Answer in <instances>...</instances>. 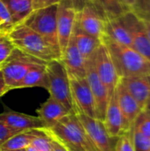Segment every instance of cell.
I'll return each mask as SVG.
<instances>
[{
	"label": "cell",
	"instance_id": "obj_13",
	"mask_svg": "<svg viewBox=\"0 0 150 151\" xmlns=\"http://www.w3.org/2000/svg\"><path fill=\"white\" fill-rule=\"evenodd\" d=\"M115 93L118 107L124 119L126 130L128 131L132 127L135 119L142 111V109L140 107V105L132 96V95L128 92V90L120 81V80L116 87Z\"/></svg>",
	"mask_w": 150,
	"mask_h": 151
},
{
	"label": "cell",
	"instance_id": "obj_35",
	"mask_svg": "<svg viewBox=\"0 0 150 151\" xmlns=\"http://www.w3.org/2000/svg\"><path fill=\"white\" fill-rule=\"evenodd\" d=\"M51 137H52V151H70L63 142H61L60 141H58L53 136Z\"/></svg>",
	"mask_w": 150,
	"mask_h": 151
},
{
	"label": "cell",
	"instance_id": "obj_37",
	"mask_svg": "<svg viewBox=\"0 0 150 151\" xmlns=\"http://www.w3.org/2000/svg\"><path fill=\"white\" fill-rule=\"evenodd\" d=\"M69 1L72 4L73 8L76 10V12L80 11L87 4V0H69Z\"/></svg>",
	"mask_w": 150,
	"mask_h": 151
},
{
	"label": "cell",
	"instance_id": "obj_5",
	"mask_svg": "<svg viewBox=\"0 0 150 151\" xmlns=\"http://www.w3.org/2000/svg\"><path fill=\"white\" fill-rule=\"evenodd\" d=\"M46 63L47 62L26 54L15 48L7 59L0 65V70L3 73L9 90H11L15 89L16 85L24 78L30 69L38 65Z\"/></svg>",
	"mask_w": 150,
	"mask_h": 151
},
{
	"label": "cell",
	"instance_id": "obj_36",
	"mask_svg": "<svg viewBox=\"0 0 150 151\" xmlns=\"http://www.w3.org/2000/svg\"><path fill=\"white\" fill-rule=\"evenodd\" d=\"M8 91H9V88H8V87H7V85L5 83L4 75H3V73L0 70V97L3 96Z\"/></svg>",
	"mask_w": 150,
	"mask_h": 151
},
{
	"label": "cell",
	"instance_id": "obj_23",
	"mask_svg": "<svg viewBox=\"0 0 150 151\" xmlns=\"http://www.w3.org/2000/svg\"><path fill=\"white\" fill-rule=\"evenodd\" d=\"M8 9L15 27L24 24L34 12L32 0H1Z\"/></svg>",
	"mask_w": 150,
	"mask_h": 151
},
{
	"label": "cell",
	"instance_id": "obj_16",
	"mask_svg": "<svg viewBox=\"0 0 150 151\" xmlns=\"http://www.w3.org/2000/svg\"><path fill=\"white\" fill-rule=\"evenodd\" d=\"M127 18L132 34V48L150 62V42L142 21L132 11L127 12Z\"/></svg>",
	"mask_w": 150,
	"mask_h": 151
},
{
	"label": "cell",
	"instance_id": "obj_19",
	"mask_svg": "<svg viewBox=\"0 0 150 151\" xmlns=\"http://www.w3.org/2000/svg\"><path fill=\"white\" fill-rule=\"evenodd\" d=\"M119 80L143 110L150 100V76L126 77Z\"/></svg>",
	"mask_w": 150,
	"mask_h": 151
},
{
	"label": "cell",
	"instance_id": "obj_25",
	"mask_svg": "<svg viewBox=\"0 0 150 151\" xmlns=\"http://www.w3.org/2000/svg\"><path fill=\"white\" fill-rule=\"evenodd\" d=\"M42 130V129H34L17 134L16 135L10 138L0 147V151L17 150L26 149L27 146L31 144L34 138L41 134Z\"/></svg>",
	"mask_w": 150,
	"mask_h": 151
},
{
	"label": "cell",
	"instance_id": "obj_14",
	"mask_svg": "<svg viewBox=\"0 0 150 151\" xmlns=\"http://www.w3.org/2000/svg\"><path fill=\"white\" fill-rule=\"evenodd\" d=\"M0 122L19 132L46 128V125L39 117L13 111H6L0 113Z\"/></svg>",
	"mask_w": 150,
	"mask_h": 151
},
{
	"label": "cell",
	"instance_id": "obj_10",
	"mask_svg": "<svg viewBox=\"0 0 150 151\" xmlns=\"http://www.w3.org/2000/svg\"><path fill=\"white\" fill-rule=\"evenodd\" d=\"M76 10L69 0H62L57 4V34L61 55L65 51L74 27Z\"/></svg>",
	"mask_w": 150,
	"mask_h": 151
},
{
	"label": "cell",
	"instance_id": "obj_42",
	"mask_svg": "<svg viewBox=\"0 0 150 151\" xmlns=\"http://www.w3.org/2000/svg\"><path fill=\"white\" fill-rule=\"evenodd\" d=\"M65 147H66L70 151H79L77 150H75V149H73V148H72V147H70V146H67V145H65Z\"/></svg>",
	"mask_w": 150,
	"mask_h": 151
},
{
	"label": "cell",
	"instance_id": "obj_9",
	"mask_svg": "<svg viewBox=\"0 0 150 151\" xmlns=\"http://www.w3.org/2000/svg\"><path fill=\"white\" fill-rule=\"evenodd\" d=\"M75 114L81 113L96 119L95 104L86 78L69 77Z\"/></svg>",
	"mask_w": 150,
	"mask_h": 151
},
{
	"label": "cell",
	"instance_id": "obj_17",
	"mask_svg": "<svg viewBox=\"0 0 150 151\" xmlns=\"http://www.w3.org/2000/svg\"><path fill=\"white\" fill-rule=\"evenodd\" d=\"M103 122L108 134L111 137L118 138L125 132H126L124 119L118 104L115 91L109 100L104 119Z\"/></svg>",
	"mask_w": 150,
	"mask_h": 151
},
{
	"label": "cell",
	"instance_id": "obj_41",
	"mask_svg": "<svg viewBox=\"0 0 150 151\" xmlns=\"http://www.w3.org/2000/svg\"><path fill=\"white\" fill-rule=\"evenodd\" d=\"M130 7H131V9H132V6H133V3H134V1L135 0H124Z\"/></svg>",
	"mask_w": 150,
	"mask_h": 151
},
{
	"label": "cell",
	"instance_id": "obj_27",
	"mask_svg": "<svg viewBox=\"0 0 150 151\" xmlns=\"http://www.w3.org/2000/svg\"><path fill=\"white\" fill-rule=\"evenodd\" d=\"M132 127L134 130L139 131L150 139V115L144 110L137 116Z\"/></svg>",
	"mask_w": 150,
	"mask_h": 151
},
{
	"label": "cell",
	"instance_id": "obj_11",
	"mask_svg": "<svg viewBox=\"0 0 150 151\" xmlns=\"http://www.w3.org/2000/svg\"><path fill=\"white\" fill-rule=\"evenodd\" d=\"M86 79L95 99L96 119L103 121L110 99L105 87L96 73L93 55L86 59Z\"/></svg>",
	"mask_w": 150,
	"mask_h": 151
},
{
	"label": "cell",
	"instance_id": "obj_26",
	"mask_svg": "<svg viewBox=\"0 0 150 151\" xmlns=\"http://www.w3.org/2000/svg\"><path fill=\"white\" fill-rule=\"evenodd\" d=\"M14 27L15 25L8 9L0 0V35H8Z\"/></svg>",
	"mask_w": 150,
	"mask_h": 151
},
{
	"label": "cell",
	"instance_id": "obj_40",
	"mask_svg": "<svg viewBox=\"0 0 150 151\" xmlns=\"http://www.w3.org/2000/svg\"><path fill=\"white\" fill-rule=\"evenodd\" d=\"M25 150H26V151H38L36 149H35V148H34V147H33L32 145L27 146Z\"/></svg>",
	"mask_w": 150,
	"mask_h": 151
},
{
	"label": "cell",
	"instance_id": "obj_38",
	"mask_svg": "<svg viewBox=\"0 0 150 151\" xmlns=\"http://www.w3.org/2000/svg\"><path fill=\"white\" fill-rule=\"evenodd\" d=\"M141 21H142V20H141ZM142 23H143L144 29H145V31H146V34H147V35H148V37H149L150 42V22H148V21H142Z\"/></svg>",
	"mask_w": 150,
	"mask_h": 151
},
{
	"label": "cell",
	"instance_id": "obj_31",
	"mask_svg": "<svg viewBox=\"0 0 150 151\" xmlns=\"http://www.w3.org/2000/svg\"><path fill=\"white\" fill-rule=\"evenodd\" d=\"M134 151H150V139L132 127Z\"/></svg>",
	"mask_w": 150,
	"mask_h": 151
},
{
	"label": "cell",
	"instance_id": "obj_43",
	"mask_svg": "<svg viewBox=\"0 0 150 151\" xmlns=\"http://www.w3.org/2000/svg\"><path fill=\"white\" fill-rule=\"evenodd\" d=\"M3 151H26L25 149H23V150H3Z\"/></svg>",
	"mask_w": 150,
	"mask_h": 151
},
{
	"label": "cell",
	"instance_id": "obj_30",
	"mask_svg": "<svg viewBox=\"0 0 150 151\" xmlns=\"http://www.w3.org/2000/svg\"><path fill=\"white\" fill-rule=\"evenodd\" d=\"M115 151H134L132 127L118 138Z\"/></svg>",
	"mask_w": 150,
	"mask_h": 151
},
{
	"label": "cell",
	"instance_id": "obj_39",
	"mask_svg": "<svg viewBox=\"0 0 150 151\" xmlns=\"http://www.w3.org/2000/svg\"><path fill=\"white\" fill-rule=\"evenodd\" d=\"M148 114H149L150 115V100L147 103V104H146V106L144 107V109H143Z\"/></svg>",
	"mask_w": 150,
	"mask_h": 151
},
{
	"label": "cell",
	"instance_id": "obj_1",
	"mask_svg": "<svg viewBox=\"0 0 150 151\" xmlns=\"http://www.w3.org/2000/svg\"><path fill=\"white\" fill-rule=\"evenodd\" d=\"M119 78L150 76V62L131 47L118 43L106 35L102 39Z\"/></svg>",
	"mask_w": 150,
	"mask_h": 151
},
{
	"label": "cell",
	"instance_id": "obj_15",
	"mask_svg": "<svg viewBox=\"0 0 150 151\" xmlns=\"http://www.w3.org/2000/svg\"><path fill=\"white\" fill-rule=\"evenodd\" d=\"M66 69L69 77L86 78V59L78 50L71 37L60 59Z\"/></svg>",
	"mask_w": 150,
	"mask_h": 151
},
{
	"label": "cell",
	"instance_id": "obj_4",
	"mask_svg": "<svg viewBox=\"0 0 150 151\" xmlns=\"http://www.w3.org/2000/svg\"><path fill=\"white\" fill-rule=\"evenodd\" d=\"M47 90L50 96L62 104L71 113L75 114L72 97L69 75L60 59H54L46 64Z\"/></svg>",
	"mask_w": 150,
	"mask_h": 151
},
{
	"label": "cell",
	"instance_id": "obj_28",
	"mask_svg": "<svg viewBox=\"0 0 150 151\" xmlns=\"http://www.w3.org/2000/svg\"><path fill=\"white\" fill-rule=\"evenodd\" d=\"M132 12L141 20L150 22V0H135Z\"/></svg>",
	"mask_w": 150,
	"mask_h": 151
},
{
	"label": "cell",
	"instance_id": "obj_6",
	"mask_svg": "<svg viewBox=\"0 0 150 151\" xmlns=\"http://www.w3.org/2000/svg\"><path fill=\"white\" fill-rule=\"evenodd\" d=\"M57 4L34 10L24 25L38 33L52 46L60 50L57 34Z\"/></svg>",
	"mask_w": 150,
	"mask_h": 151
},
{
	"label": "cell",
	"instance_id": "obj_22",
	"mask_svg": "<svg viewBox=\"0 0 150 151\" xmlns=\"http://www.w3.org/2000/svg\"><path fill=\"white\" fill-rule=\"evenodd\" d=\"M71 37L73 39L78 50L85 59L90 58L98 49V47L103 43L101 40L83 32L75 25V22Z\"/></svg>",
	"mask_w": 150,
	"mask_h": 151
},
{
	"label": "cell",
	"instance_id": "obj_20",
	"mask_svg": "<svg viewBox=\"0 0 150 151\" xmlns=\"http://www.w3.org/2000/svg\"><path fill=\"white\" fill-rule=\"evenodd\" d=\"M105 20L117 19L132 11L124 0H87Z\"/></svg>",
	"mask_w": 150,
	"mask_h": 151
},
{
	"label": "cell",
	"instance_id": "obj_2",
	"mask_svg": "<svg viewBox=\"0 0 150 151\" xmlns=\"http://www.w3.org/2000/svg\"><path fill=\"white\" fill-rule=\"evenodd\" d=\"M8 36L15 48L26 54L45 62L61 59L60 50L52 46L42 35L24 24L15 27Z\"/></svg>",
	"mask_w": 150,
	"mask_h": 151
},
{
	"label": "cell",
	"instance_id": "obj_18",
	"mask_svg": "<svg viewBox=\"0 0 150 151\" xmlns=\"http://www.w3.org/2000/svg\"><path fill=\"white\" fill-rule=\"evenodd\" d=\"M105 35L111 40L132 48V34L127 13L105 22Z\"/></svg>",
	"mask_w": 150,
	"mask_h": 151
},
{
	"label": "cell",
	"instance_id": "obj_7",
	"mask_svg": "<svg viewBox=\"0 0 150 151\" xmlns=\"http://www.w3.org/2000/svg\"><path fill=\"white\" fill-rule=\"evenodd\" d=\"M93 58L96 73L105 87L110 99L119 81V76L117 73L108 49L103 43H102L95 51L93 54Z\"/></svg>",
	"mask_w": 150,
	"mask_h": 151
},
{
	"label": "cell",
	"instance_id": "obj_29",
	"mask_svg": "<svg viewBox=\"0 0 150 151\" xmlns=\"http://www.w3.org/2000/svg\"><path fill=\"white\" fill-rule=\"evenodd\" d=\"M30 145L38 151H52V137L42 129L41 134L34 138Z\"/></svg>",
	"mask_w": 150,
	"mask_h": 151
},
{
	"label": "cell",
	"instance_id": "obj_21",
	"mask_svg": "<svg viewBox=\"0 0 150 151\" xmlns=\"http://www.w3.org/2000/svg\"><path fill=\"white\" fill-rule=\"evenodd\" d=\"M36 113L38 115L37 117L46 125V128H49L71 112L62 104L50 96V98L36 110Z\"/></svg>",
	"mask_w": 150,
	"mask_h": 151
},
{
	"label": "cell",
	"instance_id": "obj_32",
	"mask_svg": "<svg viewBox=\"0 0 150 151\" xmlns=\"http://www.w3.org/2000/svg\"><path fill=\"white\" fill-rule=\"evenodd\" d=\"M15 49L8 35H0V65H2Z\"/></svg>",
	"mask_w": 150,
	"mask_h": 151
},
{
	"label": "cell",
	"instance_id": "obj_34",
	"mask_svg": "<svg viewBox=\"0 0 150 151\" xmlns=\"http://www.w3.org/2000/svg\"><path fill=\"white\" fill-rule=\"evenodd\" d=\"M62 0H32L34 11L41 8H45L53 4H57Z\"/></svg>",
	"mask_w": 150,
	"mask_h": 151
},
{
	"label": "cell",
	"instance_id": "obj_24",
	"mask_svg": "<svg viewBox=\"0 0 150 151\" xmlns=\"http://www.w3.org/2000/svg\"><path fill=\"white\" fill-rule=\"evenodd\" d=\"M46 64L38 65L30 69L27 72V73L24 76V78L16 85L15 89L33 87H40L47 89Z\"/></svg>",
	"mask_w": 150,
	"mask_h": 151
},
{
	"label": "cell",
	"instance_id": "obj_8",
	"mask_svg": "<svg viewBox=\"0 0 150 151\" xmlns=\"http://www.w3.org/2000/svg\"><path fill=\"white\" fill-rule=\"evenodd\" d=\"M88 134V138L97 151H115L118 138L111 137L100 119L90 118L87 115L76 114Z\"/></svg>",
	"mask_w": 150,
	"mask_h": 151
},
{
	"label": "cell",
	"instance_id": "obj_33",
	"mask_svg": "<svg viewBox=\"0 0 150 151\" xmlns=\"http://www.w3.org/2000/svg\"><path fill=\"white\" fill-rule=\"evenodd\" d=\"M19 133H21V132H19V131L6 126L5 124L0 122V147L5 142H7L10 138H11L12 136H14Z\"/></svg>",
	"mask_w": 150,
	"mask_h": 151
},
{
	"label": "cell",
	"instance_id": "obj_12",
	"mask_svg": "<svg viewBox=\"0 0 150 151\" xmlns=\"http://www.w3.org/2000/svg\"><path fill=\"white\" fill-rule=\"evenodd\" d=\"M105 22L88 3L80 11L76 12L75 25L83 32L101 41L105 35Z\"/></svg>",
	"mask_w": 150,
	"mask_h": 151
},
{
	"label": "cell",
	"instance_id": "obj_3",
	"mask_svg": "<svg viewBox=\"0 0 150 151\" xmlns=\"http://www.w3.org/2000/svg\"><path fill=\"white\" fill-rule=\"evenodd\" d=\"M44 130L64 144L77 150L97 151L88 138L81 122L74 113H70Z\"/></svg>",
	"mask_w": 150,
	"mask_h": 151
}]
</instances>
